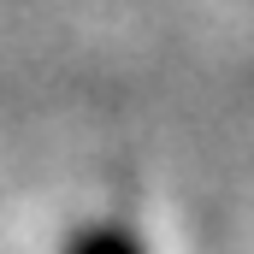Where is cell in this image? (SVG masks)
Wrapping results in <instances>:
<instances>
[{
  "instance_id": "cell-1",
  "label": "cell",
  "mask_w": 254,
  "mask_h": 254,
  "mask_svg": "<svg viewBox=\"0 0 254 254\" xmlns=\"http://www.w3.org/2000/svg\"><path fill=\"white\" fill-rule=\"evenodd\" d=\"M65 254H148L142 249V237L125 231V225H89V231H77Z\"/></svg>"
}]
</instances>
